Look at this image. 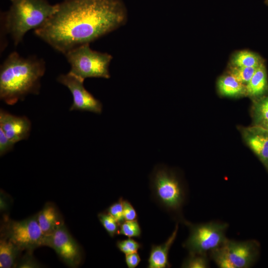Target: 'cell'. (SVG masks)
Masks as SVG:
<instances>
[{"label":"cell","instance_id":"1","mask_svg":"<svg viewBox=\"0 0 268 268\" xmlns=\"http://www.w3.org/2000/svg\"><path fill=\"white\" fill-rule=\"evenodd\" d=\"M127 19L120 0H64L34 33L65 55L119 28Z\"/></svg>","mask_w":268,"mask_h":268},{"label":"cell","instance_id":"2","mask_svg":"<svg viewBox=\"0 0 268 268\" xmlns=\"http://www.w3.org/2000/svg\"><path fill=\"white\" fill-rule=\"evenodd\" d=\"M46 69L42 59L21 57L13 52L0 68V98L8 105L22 100L29 94H37Z\"/></svg>","mask_w":268,"mask_h":268},{"label":"cell","instance_id":"3","mask_svg":"<svg viewBox=\"0 0 268 268\" xmlns=\"http://www.w3.org/2000/svg\"><path fill=\"white\" fill-rule=\"evenodd\" d=\"M9 9L3 16L2 25L16 46L29 30L41 27L57 10L58 3L47 0H9Z\"/></svg>","mask_w":268,"mask_h":268},{"label":"cell","instance_id":"4","mask_svg":"<svg viewBox=\"0 0 268 268\" xmlns=\"http://www.w3.org/2000/svg\"><path fill=\"white\" fill-rule=\"evenodd\" d=\"M149 188L153 201L167 212L178 211L185 201L183 185L166 166L158 165L150 176Z\"/></svg>","mask_w":268,"mask_h":268},{"label":"cell","instance_id":"5","mask_svg":"<svg viewBox=\"0 0 268 268\" xmlns=\"http://www.w3.org/2000/svg\"><path fill=\"white\" fill-rule=\"evenodd\" d=\"M65 55L70 65L69 72L83 81L89 77H110L109 67L112 56L93 50L89 44L75 47Z\"/></svg>","mask_w":268,"mask_h":268},{"label":"cell","instance_id":"6","mask_svg":"<svg viewBox=\"0 0 268 268\" xmlns=\"http://www.w3.org/2000/svg\"><path fill=\"white\" fill-rule=\"evenodd\" d=\"M1 231V236L12 241L22 251H33L46 246V236L39 225L37 214L21 220L6 221Z\"/></svg>","mask_w":268,"mask_h":268},{"label":"cell","instance_id":"7","mask_svg":"<svg viewBox=\"0 0 268 268\" xmlns=\"http://www.w3.org/2000/svg\"><path fill=\"white\" fill-rule=\"evenodd\" d=\"M190 234L183 246L190 254L204 255L222 245L227 239L225 223L210 222L200 224L188 223Z\"/></svg>","mask_w":268,"mask_h":268},{"label":"cell","instance_id":"8","mask_svg":"<svg viewBox=\"0 0 268 268\" xmlns=\"http://www.w3.org/2000/svg\"><path fill=\"white\" fill-rule=\"evenodd\" d=\"M46 246L53 249L62 261L70 267H77L81 262L80 248L64 224L52 235L46 237Z\"/></svg>","mask_w":268,"mask_h":268},{"label":"cell","instance_id":"9","mask_svg":"<svg viewBox=\"0 0 268 268\" xmlns=\"http://www.w3.org/2000/svg\"><path fill=\"white\" fill-rule=\"evenodd\" d=\"M57 80L66 86L72 95L73 103L70 111H89L96 114L102 112V103L86 90L83 86V80L69 72L60 75Z\"/></svg>","mask_w":268,"mask_h":268},{"label":"cell","instance_id":"10","mask_svg":"<svg viewBox=\"0 0 268 268\" xmlns=\"http://www.w3.org/2000/svg\"><path fill=\"white\" fill-rule=\"evenodd\" d=\"M31 127V122L27 117L16 116L0 110V128L14 144L28 137Z\"/></svg>","mask_w":268,"mask_h":268},{"label":"cell","instance_id":"11","mask_svg":"<svg viewBox=\"0 0 268 268\" xmlns=\"http://www.w3.org/2000/svg\"><path fill=\"white\" fill-rule=\"evenodd\" d=\"M222 246L233 268H248L255 258V250L251 242L227 240Z\"/></svg>","mask_w":268,"mask_h":268},{"label":"cell","instance_id":"12","mask_svg":"<svg viewBox=\"0 0 268 268\" xmlns=\"http://www.w3.org/2000/svg\"><path fill=\"white\" fill-rule=\"evenodd\" d=\"M243 136L254 153L264 163L268 164V130L257 125L246 129Z\"/></svg>","mask_w":268,"mask_h":268},{"label":"cell","instance_id":"13","mask_svg":"<svg viewBox=\"0 0 268 268\" xmlns=\"http://www.w3.org/2000/svg\"><path fill=\"white\" fill-rule=\"evenodd\" d=\"M178 225L167 240L160 245H152L148 259L147 268H166L171 267L168 261V254L177 235Z\"/></svg>","mask_w":268,"mask_h":268},{"label":"cell","instance_id":"14","mask_svg":"<svg viewBox=\"0 0 268 268\" xmlns=\"http://www.w3.org/2000/svg\"><path fill=\"white\" fill-rule=\"evenodd\" d=\"M37 217L39 225L46 237L52 235L64 224L56 207L50 203L43 207L37 214Z\"/></svg>","mask_w":268,"mask_h":268},{"label":"cell","instance_id":"15","mask_svg":"<svg viewBox=\"0 0 268 268\" xmlns=\"http://www.w3.org/2000/svg\"><path fill=\"white\" fill-rule=\"evenodd\" d=\"M268 88L267 74L263 63L257 68L252 77L246 85V94L251 97H259L264 94Z\"/></svg>","mask_w":268,"mask_h":268},{"label":"cell","instance_id":"16","mask_svg":"<svg viewBox=\"0 0 268 268\" xmlns=\"http://www.w3.org/2000/svg\"><path fill=\"white\" fill-rule=\"evenodd\" d=\"M17 246L7 238L1 236L0 239V268H15L20 252Z\"/></svg>","mask_w":268,"mask_h":268},{"label":"cell","instance_id":"17","mask_svg":"<svg viewBox=\"0 0 268 268\" xmlns=\"http://www.w3.org/2000/svg\"><path fill=\"white\" fill-rule=\"evenodd\" d=\"M217 87L220 94L226 96L233 97L246 94V85L229 74L219 78Z\"/></svg>","mask_w":268,"mask_h":268},{"label":"cell","instance_id":"18","mask_svg":"<svg viewBox=\"0 0 268 268\" xmlns=\"http://www.w3.org/2000/svg\"><path fill=\"white\" fill-rule=\"evenodd\" d=\"M264 62L258 54L247 50L235 53L231 61L232 66L243 67H258Z\"/></svg>","mask_w":268,"mask_h":268},{"label":"cell","instance_id":"19","mask_svg":"<svg viewBox=\"0 0 268 268\" xmlns=\"http://www.w3.org/2000/svg\"><path fill=\"white\" fill-rule=\"evenodd\" d=\"M253 114L256 125L268 123V96L258 100L253 107Z\"/></svg>","mask_w":268,"mask_h":268},{"label":"cell","instance_id":"20","mask_svg":"<svg viewBox=\"0 0 268 268\" xmlns=\"http://www.w3.org/2000/svg\"><path fill=\"white\" fill-rule=\"evenodd\" d=\"M98 218L110 237H114L118 235L120 224L112 215L106 211L99 213Z\"/></svg>","mask_w":268,"mask_h":268},{"label":"cell","instance_id":"21","mask_svg":"<svg viewBox=\"0 0 268 268\" xmlns=\"http://www.w3.org/2000/svg\"><path fill=\"white\" fill-rule=\"evenodd\" d=\"M257 67H236L231 65L229 74L234 76L242 83L246 85L249 81Z\"/></svg>","mask_w":268,"mask_h":268},{"label":"cell","instance_id":"22","mask_svg":"<svg viewBox=\"0 0 268 268\" xmlns=\"http://www.w3.org/2000/svg\"><path fill=\"white\" fill-rule=\"evenodd\" d=\"M118 235L130 238H140L141 229L137 220L124 221L120 225Z\"/></svg>","mask_w":268,"mask_h":268},{"label":"cell","instance_id":"23","mask_svg":"<svg viewBox=\"0 0 268 268\" xmlns=\"http://www.w3.org/2000/svg\"><path fill=\"white\" fill-rule=\"evenodd\" d=\"M208 267V263L204 255L190 254L183 262L182 268H206Z\"/></svg>","mask_w":268,"mask_h":268},{"label":"cell","instance_id":"24","mask_svg":"<svg viewBox=\"0 0 268 268\" xmlns=\"http://www.w3.org/2000/svg\"><path fill=\"white\" fill-rule=\"evenodd\" d=\"M116 246L120 251L125 255L137 252L142 248V245L140 243L130 237L117 241Z\"/></svg>","mask_w":268,"mask_h":268},{"label":"cell","instance_id":"25","mask_svg":"<svg viewBox=\"0 0 268 268\" xmlns=\"http://www.w3.org/2000/svg\"><path fill=\"white\" fill-rule=\"evenodd\" d=\"M33 251H27V253L19 259L15 268H39L41 265L34 258L32 255Z\"/></svg>","mask_w":268,"mask_h":268},{"label":"cell","instance_id":"26","mask_svg":"<svg viewBox=\"0 0 268 268\" xmlns=\"http://www.w3.org/2000/svg\"><path fill=\"white\" fill-rule=\"evenodd\" d=\"M123 198L121 197L117 201L112 204L106 210V212L115 218L120 224L125 221L123 214Z\"/></svg>","mask_w":268,"mask_h":268},{"label":"cell","instance_id":"27","mask_svg":"<svg viewBox=\"0 0 268 268\" xmlns=\"http://www.w3.org/2000/svg\"><path fill=\"white\" fill-rule=\"evenodd\" d=\"M123 214L125 220H137V213L131 203L127 200L123 201Z\"/></svg>","mask_w":268,"mask_h":268},{"label":"cell","instance_id":"28","mask_svg":"<svg viewBox=\"0 0 268 268\" xmlns=\"http://www.w3.org/2000/svg\"><path fill=\"white\" fill-rule=\"evenodd\" d=\"M14 143L12 142L5 134L0 128V155L2 156L12 150Z\"/></svg>","mask_w":268,"mask_h":268},{"label":"cell","instance_id":"29","mask_svg":"<svg viewBox=\"0 0 268 268\" xmlns=\"http://www.w3.org/2000/svg\"><path fill=\"white\" fill-rule=\"evenodd\" d=\"M140 261L141 259L137 252L125 255V262L129 268H136Z\"/></svg>","mask_w":268,"mask_h":268},{"label":"cell","instance_id":"30","mask_svg":"<svg viewBox=\"0 0 268 268\" xmlns=\"http://www.w3.org/2000/svg\"><path fill=\"white\" fill-rule=\"evenodd\" d=\"M9 201L6 195H4L2 193H0V210L4 211H6L9 206Z\"/></svg>","mask_w":268,"mask_h":268},{"label":"cell","instance_id":"31","mask_svg":"<svg viewBox=\"0 0 268 268\" xmlns=\"http://www.w3.org/2000/svg\"><path fill=\"white\" fill-rule=\"evenodd\" d=\"M262 126H263V127L266 128V129H267L268 130V123L266 124H265V125H262Z\"/></svg>","mask_w":268,"mask_h":268},{"label":"cell","instance_id":"32","mask_svg":"<svg viewBox=\"0 0 268 268\" xmlns=\"http://www.w3.org/2000/svg\"><path fill=\"white\" fill-rule=\"evenodd\" d=\"M265 3H266L267 5H268V0H265Z\"/></svg>","mask_w":268,"mask_h":268}]
</instances>
